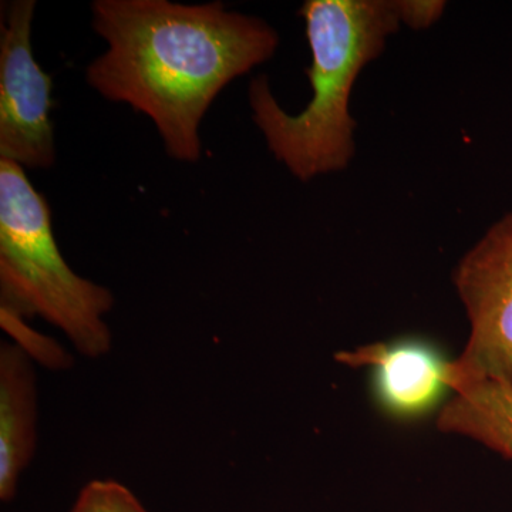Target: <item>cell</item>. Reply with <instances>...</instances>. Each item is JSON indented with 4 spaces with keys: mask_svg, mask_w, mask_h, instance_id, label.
Returning <instances> with one entry per match:
<instances>
[{
    "mask_svg": "<svg viewBox=\"0 0 512 512\" xmlns=\"http://www.w3.org/2000/svg\"><path fill=\"white\" fill-rule=\"evenodd\" d=\"M470 322L466 348L453 360V387L491 379L512 386V212L495 222L453 275Z\"/></svg>",
    "mask_w": 512,
    "mask_h": 512,
    "instance_id": "obj_4",
    "label": "cell"
},
{
    "mask_svg": "<svg viewBox=\"0 0 512 512\" xmlns=\"http://www.w3.org/2000/svg\"><path fill=\"white\" fill-rule=\"evenodd\" d=\"M336 362L365 369L370 399L386 419L419 423L453 397V360L436 340L404 335L336 353Z\"/></svg>",
    "mask_w": 512,
    "mask_h": 512,
    "instance_id": "obj_6",
    "label": "cell"
},
{
    "mask_svg": "<svg viewBox=\"0 0 512 512\" xmlns=\"http://www.w3.org/2000/svg\"><path fill=\"white\" fill-rule=\"evenodd\" d=\"M35 0L6 5L0 36V160L23 170H47L56 161L53 82L32 47Z\"/></svg>",
    "mask_w": 512,
    "mask_h": 512,
    "instance_id": "obj_5",
    "label": "cell"
},
{
    "mask_svg": "<svg viewBox=\"0 0 512 512\" xmlns=\"http://www.w3.org/2000/svg\"><path fill=\"white\" fill-rule=\"evenodd\" d=\"M70 512H148L133 491L114 480H93L77 495Z\"/></svg>",
    "mask_w": 512,
    "mask_h": 512,
    "instance_id": "obj_9",
    "label": "cell"
},
{
    "mask_svg": "<svg viewBox=\"0 0 512 512\" xmlns=\"http://www.w3.org/2000/svg\"><path fill=\"white\" fill-rule=\"evenodd\" d=\"M444 2H402L403 23L413 29H426L440 19Z\"/></svg>",
    "mask_w": 512,
    "mask_h": 512,
    "instance_id": "obj_11",
    "label": "cell"
},
{
    "mask_svg": "<svg viewBox=\"0 0 512 512\" xmlns=\"http://www.w3.org/2000/svg\"><path fill=\"white\" fill-rule=\"evenodd\" d=\"M92 25L107 49L87 66V84L147 116L183 163L200 160L202 119L218 94L279 45L264 20L221 2L96 0Z\"/></svg>",
    "mask_w": 512,
    "mask_h": 512,
    "instance_id": "obj_1",
    "label": "cell"
},
{
    "mask_svg": "<svg viewBox=\"0 0 512 512\" xmlns=\"http://www.w3.org/2000/svg\"><path fill=\"white\" fill-rule=\"evenodd\" d=\"M440 431L483 444L512 460V386L483 379L458 384L437 414Z\"/></svg>",
    "mask_w": 512,
    "mask_h": 512,
    "instance_id": "obj_8",
    "label": "cell"
},
{
    "mask_svg": "<svg viewBox=\"0 0 512 512\" xmlns=\"http://www.w3.org/2000/svg\"><path fill=\"white\" fill-rule=\"evenodd\" d=\"M37 389L33 359L20 346H0V500L18 493L36 451Z\"/></svg>",
    "mask_w": 512,
    "mask_h": 512,
    "instance_id": "obj_7",
    "label": "cell"
},
{
    "mask_svg": "<svg viewBox=\"0 0 512 512\" xmlns=\"http://www.w3.org/2000/svg\"><path fill=\"white\" fill-rule=\"evenodd\" d=\"M305 22L312 64L306 69L313 96L302 113L289 114L265 76L249 84L252 120L276 160L298 180L345 170L355 156L356 121L350 96L360 72L382 55L387 37L403 23L402 2L308 0Z\"/></svg>",
    "mask_w": 512,
    "mask_h": 512,
    "instance_id": "obj_2",
    "label": "cell"
},
{
    "mask_svg": "<svg viewBox=\"0 0 512 512\" xmlns=\"http://www.w3.org/2000/svg\"><path fill=\"white\" fill-rule=\"evenodd\" d=\"M0 323L2 328L15 339L16 345L20 346L32 359L42 362L52 369H64L70 363V357L64 352L62 346L55 340L40 335L39 332L29 328L25 319L12 313L0 311Z\"/></svg>",
    "mask_w": 512,
    "mask_h": 512,
    "instance_id": "obj_10",
    "label": "cell"
},
{
    "mask_svg": "<svg viewBox=\"0 0 512 512\" xmlns=\"http://www.w3.org/2000/svg\"><path fill=\"white\" fill-rule=\"evenodd\" d=\"M114 296L77 275L57 245L52 211L25 170L0 160V311L45 319L80 355L99 359L113 346L106 316Z\"/></svg>",
    "mask_w": 512,
    "mask_h": 512,
    "instance_id": "obj_3",
    "label": "cell"
}]
</instances>
